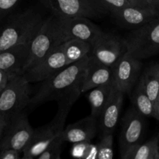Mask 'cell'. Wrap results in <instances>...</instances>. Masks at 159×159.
I'll use <instances>...</instances> for the list:
<instances>
[{
	"label": "cell",
	"instance_id": "6da1fadb",
	"mask_svg": "<svg viewBox=\"0 0 159 159\" xmlns=\"http://www.w3.org/2000/svg\"><path fill=\"white\" fill-rule=\"evenodd\" d=\"M89 61L90 54L78 61L69 64L43 81L37 93L31 96L30 107L34 108L48 101L57 102L65 98H79Z\"/></svg>",
	"mask_w": 159,
	"mask_h": 159
},
{
	"label": "cell",
	"instance_id": "7a4b0ae2",
	"mask_svg": "<svg viewBox=\"0 0 159 159\" xmlns=\"http://www.w3.org/2000/svg\"><path fill=\"white\" fill-rule=\"evenodd\" d=\"M44 21L41 13L34 9L12 12L2 23L0 51L31 42Z\"/></svg>",
	"mask_w": 159,
	"mask_h": 159
},
{
	"label": "cell",
	"instance_id": "3957f363",
	"mask_svg": "<svg viewBox=\"0 0 159 159\" xmlns=\"http://www.w3.org/2000/svg\"><path fill=\"white\" fill-rule=\"evenodd\" d=\"M79 98L70 97L57 101V112L48 124L34 129L30 139L23 150V159L37 158L65 128L67 116L73 104Z\"/></svg>",
	"mask_w": 159,
	"mask_h": 159
},
{
	"label": "cell",
	"instance_id": "277c9868",
	"mask_svg": "<svg viewBox=\"0 0 159 159\" xmlns=\"http://www.w3.org/2000/svg\"><path fill=\"white\" fill-rule=\"evenodd\" d=\"M127 51L143 60L159 54V15L124 37Z\"/></svg>",
	"mask_w": 159,
	"mask_h": 159
},
{
	"label": "cell",
	"instance_id": "5b68a950",
	"mask_svg": "<svg viewBox=\"0 0 159 159\" xmlns=\"http://www.w3.org/2000/svg\"><path fill=\"white\" fill-rule=\"evenodd\" d=\"M58 20L51 14L45 19L43 24L30 43V54L25 71L40 61L50 51L64 43Z\"/></svg>",
	"mask_w": 159,
	"mask_h": 159
},
{
	"label": "cell",
	"instance_id": "8992f818",
	"mask_svg": "<svg viewBox=\"0 0 159 159\" xmlns=\"http://www.w3.org/2000/svg\"><path fill=\"white\" fill-rule=\"evenodd\" d=\"M31 98L30 83L24 76L11 78L0 93V113L9 120L29 106Z\"/></svg>",
	"mask_w": 159,
	"mask_h": 159
},
{
	"label": "cell",
	"instance_id": "52a82bcc",
	"mask_svg": "<svg viewBox=\"0 0 159 159\" xmlns=\"http://www.w3.org/2000/svg\"><path fill=\"white\" fill-rule=\"evenodd\" d=\"M57 18L85 17L98 19L107 11L99 0H39Z\"/></svg>",
	"mask_w": 159,
	"mask_h": 159
},
{
	"label": "cell",
	"instance_id": "ba28073f",
	"mask_svg": "<svg viewBox=\"0 0 159 159\" xmlns=\"http://www.w3.org/2000/svg\"><path fill=\"white\" fill-rule=\"evenodd\" d=\"M145 131L144 116L133 107L126 112L121 124L119 145L120 155L122 159H127L129 154L142 142Z\"/></svg>",
	"mask_w": 159,
	"mask_h": 159
},
{
	"label": "cell",
	"instance_id": "9c48e42d",
	"mask_svg": "<svg viewBox=\"0 0 159 159\" xmlns=\"http://www.w3.org/2000/svg\"><path fill=\"white\" fill-rule=\"evenodd\" d=\"M34 128L30 124L27 115L24 112L11 118L0 138V151L15 149L23 152L30 139Z\"/></svg>",
	"mask_w": 159,
	"mask_h": 159
},
{
	"label": "cell",
	"instance_id": "30bf717a",
	"mask_svg": "<svg viewBox=\"0 0 159 159\" xmlns=\"http://www.w3.org/2000/svg\"><path fill=\"white\" fill-rule=\"evenodd\" d=\"M141 60L125 53L113 67V82L116 89L130 95L141 76Z\"/></svg>",
	"mask_w": 159,
	"mask_h": 159
},
{
	"label": "cell",
	"instance_id": "8fae6325",
	"mask_svg": "<svg viewBox=\"0 0 159 159\" xmlns=\"http://www.w3.org/2000/svg\"><path fill=\"white\" fill-rule=\"evenodd\" d=\"M57 20L64 41L70 39H79L91 43L93 46L104 34L97 25L85 17L57 18Z\"/></svg>",
	"mask_w": 159,
	"mask_h": 159
},
{
	"label": "cell",
	"instance_id": "7c38bea8",
	"mask_svg": "<svg viewBox=\"0 0 159 159\" xmlns=\"http://www.w3.org/2000/svg\"><path fill=\"white\" fill-rule=\"evenodd\" d=\"M127 51L122 37L104 32L93 45L90 56L96 61L113 68Z\"/></svg>",
	"mask_w": 159,
	"mask_h": 159
},
{
	"label": "cell",
	"instance_id": "4fadbf2b",
	"mask_svg": "<svg viewBox=\"0 0 159 159\" xmlns=\"http://www.w3.org/2000/svg\"><path fill=\"white\" fill-rule=\"evenodd\" d=\"M69 65L65 55L62 43L50 51L39 63L29 68L23 75L31 82H43Z\"/></svg>",
	"mask_w": 159,
	"mask_h": 159
},
{
	"label": "cell",
	"instance_id": "5bb4252c",
	"mask_svg": "<svg viewBox=\"0 0 159 159\" xmlns=\"http://www.w3.org/2000/svg\"><path fill=\"white\" fill-rule=\"evenodd\" d=\"M111 15L120 25L133 30L155 18L159 15V9L152 6H131Z\"/></svg>",
	"mask_w": 159,
	"mask_h": 159
},
{
	"label": "cell",
	"instance_id": "9a60e30c",
	"mask_svg": "<svg viewBox=\"0 0 159 159\" xmlns=\"http://www.w3.org/2000/svg\"><path fill=\"white\" fill-rule=\"evenodd\" d=\"M124 99V93L114 87L108 102L98 118V131H99V137L108 134H113L117 126Z\"/></svg>",
	"mask_w": 159,
	"mask_h": 159
},
{
	"label": "cell",
	"instance_id": "2e32d148",
	"mask_svg": "<svg viewBox=\"0 0 159 159\" xmlns=\"http://www.w3.org/2000/svg\"><path fill=\"white\" fill-rule=\"evenodd\" d=\"M30 43H22L0 51V70L12 75L24 74L30 54Z\"/></svg>",
	"mask_w": 159,
	"mask_h": 159
},
{
	"label": "cell",
	"instance_id": "e0dca14e",
	"mask_svg": "<svg viewBox=\"0 0 159 159\" xmlns=\"http://www.w3.org/2000/svg\"><path fill=\"white\" fill-rule=\"evenodd\" d=\"M98 133V118L91 114L65 127L61 133L64 142H91Z\"/></svg>",
	"mask_w": 159,
	"mask_h": 159
},
{
	"label": "cell",
	"instance_id": "ac0fdd59",
	"mask_svg": "<svg viewBox=\"0 0 159 159\" xmlns=\"http://www.w3.org/2000/svg\"><path fill=\"white\" fill-rule=\"evenodd\" d=\"M111 81H113V68L96 61L90 56L86 75L81 87V93L88 92Z\"/></svg>",
	"mask_w": 159,
	"mask_h": 159
},
{
	"label": "cell",
	"instance_id": "d6986e66",
	"mask_svg": "<svg viewBox=\"0 0 159 159\" xmlns=\"http://www.w3.org/2000/svg\"><path fill=\"white\" fill-rule=\"evenodd\" d=\"M114 84L113 81L104 85H99L89 90L88 99L91 107V115L99 118L112 94Z\"/></svg>",
	"mask_w": 159,
	"mask_h": 159
},
{
	"label": "cell",
	"instance_id": "ffe728a7",
	"mask_svg": "<svg viewBox=\"0 0 159 159\" xmlns=\"http://www.w3.org/2000/svg\"><path fill=\"white\" fill-rule=\"evenodd\" d=\"M132 107L144 117L154 116V102L151 100L144 90L143 82L139 78L131 93Z\"/></svg>",
	"mask_w": 159,
	"mask_h": 159
},
{
	"label": "cell",
	"instance_id": "44dd1931",
	"mask_svg": "<svg viewBox=\"0 0 159 159\" xmlns=\"http://www.w3.org/2000/svg\"><path fill=\"white\" fill-rule=\"evenodd\" d=\"M64 53L68 64L74 63L85 56L89 55L92 51L91 43L79 39H70L62 43Z\"/></svg>",
	"mask_w": 159,
	"mask_h": 159
},
{
	"label": "cell",
	"instance_id": "7402d4cb",
	"mask_svg": "<svg viewBox=\"0 0 159 159\" xmlns=\"http://www.w3.org/2000/svg\"><path fill=\"white\" fill-rule=\"evenodd\" d=\"M140 78L148 96L155 104L159 94V63L149 65Z\"/></svg>",
	"mask_w": 159,
	"mask_h": 159
},
{
	"label": "cell",
	"instance_id": "603a6c76",
	"mask_svg": "<svg viewBox=\"0 0 159 159\" xmlns=\"http://www.w3.org/2000/svg\"><path fill=\"white\" fill-rule=\"evenodd\" d=\"M127 159H159V133L137 146Z\"/></svg>",
	"mask_w": 159,
	"mask_h": 159
},
{
	"label": "cell",
	"instance_id": "cb8c5ba5",
	"mask_svg": "<svg viewBox=\"0 0 159 159\" xmlns=\"http://www.w3.org/2000/svg\"><path fill=\"white\" fill-rule=\"evenodd\" d=\"M97 147V159H112L113 158V134L102 135L100 137Z\"/></svg>",
	"mask_w": 159,
	"mask_h": 159
},
{
	"label": "cell",
	"instance_id": "d4e9b609",
	"mask_svg": "<svg viewBox=\"0 0 159 159\" xmlns=\"http://www.w3.org/2000/svg\"><path fill=\"white\" fill-rule=\"evenodd\" d=\"M106 10L110 14L131 6H151L140 0H99Z\"/></svg>",
	"mask_w": 159,
	"mask_h": 159
},
{
	"label": "cell",
	"instance_id": "484cf974",
	"mask_svg": "<svg viewBox=\"0 0 159 159\" xmlns=\"http://www.w3.org/2000/svg\"><path fill=\"white\" fill-rule=\"evenodd\" d=\"M64 143L61 134L54 140L45 150L37 157L38 159H60L61 156L62 144Z\"/></svg>",
	"mask_w": 159,
	"mask_h": 159
},
{
	"label": "cell",
	"instance_id": "4316f807",
	"mask_svg": "<svg viewBox=\"0 0 159 159\" xmlns=\"http://www.w3.org/2000/svg\"><path fill=\"white\" fill-rule=\"evenodd\" d=\"M21 0H0V23L15 11Z\"/></svg>",
	"mask_w": 159,
	"mask_h": 159
},
{
	"label": "cell",
	"instance_id": "83f0119b",
	"mask_svg": "<svg viewBox=\"0 0 159 159\" xmlns=\"http://www.w3.org/2000/svg\"><path fill=\"white\" fill-rule=\"evenodd\" d=\"M89 143L90 142H86V141L73 143L72 148L70 151L71 156L76 158H85V153H86L87 148H88Z\"/></svg>",
	"mask_w": 159,
	"mask_h": 159
},
{
	"label": "cell",
	"instance_id": "f1b7e54d",
	"mask_svg": "<svg viewBox=\"0 0 159 159\" xmlns=\"http://www.w3.org/2000/svg\"><path fill=\"white\" fill-rule=\"evenodd\" d=\"M23 152L15 149H3L0 151V159H20Z\"/></svg>",
	"mask_w": 159,
	"mask_h": 159
},
{
	"label": "cell",
	"instance_id": "f546056e",
	"mask_svg": "<svg viewBox=\"0 0 159 159\" xmlns=\"http://www.w3.org/2000/svg\"><path fill=\"white\" fill-rule=\"evenodd\" d=\"M84 159H97V147H96V144H92L91 142L89 144L88 148H87Z\"/></svg>",
	"mask_w": 159,
	"mask_h": 159
},
{
	"label": "cell",
	"instance_id": "4dcf8cb0",
	"mask_svg": "<svg viewBox=\"0 0 159 159\" xmlns=\"http://www.w3.org/2000/svg\"><path fill=\"white\" fill-rule=\"evenodd\" d=\"M16 75H12L9 74V73L6 72V71H3L2 70H0V93L2 91L3 89L6 87V84L9 82V79L11 78L14 77Z\"/></svg>",
	"mask_w": 159,
	"mask_h": 159
},
{
	"label": "cell",
	"instance_id": "1f68e13d",
	"mask_svg": "<svg viewBox=\"0 0 159 159\" xmlns=\"http://www.w3.org/2000/svg\"><path fill=\"white\" fill-rule=\"evenodd\" d=\"M7 119L5 117V116L2 113H0V138H1L2 135L5 128H6V126H7Z\"/></svg>",
	"mask_w": 159,
	"mask_h": 159
},
{
	"label": "cell",
	"instance_id": "d6a6232c",
	"mask_svg": "<svg viewBox=\"0 0 159 159\" xmlns=\"http://www.w3.org/2000/svg\"><path fill=\"white\" fill-rule=\"evenodd\" d=\"M155 119L159 120V96L155 101V104H154V116Z\"/></svg>",
	"mask_w": 159,
	"mask_h": 159
},
{
	"label": "cell",
	"instance_id": "836d02e7",
	"mask_svg": "<svg viewBox=\"0 0 159 159\" xmlns=\"http://www.w3.org/2000/svg\"><path fill=\"white\" fill-rule=\"evenodd\" d=\"M140 1L144 2L147 4H149L151 6H153L159 9V0H140Z\"/></svg>",
	"mask_w": 159,
	"mask_h": 159
},
{
	"label": "cell",
	"instance_id": "e575fe53",
	"mask_svg": "<svg viewBox=\"0 0 159 159\" xmlns=\"http://www.w3.org/2000/svg\"><path fill=\"white\" fill-rule=\"evenodd\" d=\"M2 28V23H0V34H1Z\"/></svg>",
	"mask_w": 159,
	"mask_h": 159
},
{
	"label": "cell",
	"instance_id": "d590c367",
	"mask_svg": "<svg viewBox=\"0 0 159 159\" xmlns=\"http://www.w3.org/2000/svg\"><path fill=\"white\" fill-rule=\"evenodd\" d=\"M158 96H159V94H158Z\"/></svg>",
	"mask_w": 159,
	"mask_h": 159
}]
</instances>
